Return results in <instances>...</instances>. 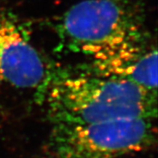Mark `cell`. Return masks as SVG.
Segmentation results:
<instances>
[{
    "label": "cell",
    "instance_id": "obj_1",
    "mask_svg": "<svg viewBox=\"0 0 158 158\" xmlns=\"http://www.w3.org/2000/svg\"><path fill=\"white\" fill-rule=\"evenodd\" d=\"M60 33L75 52L92 59L98 74L145 49L141 10L130 0H84L62 17Z\"/></svg>",
    "mask_w": 158,
    "mask_h": 158
},
{
    "label": "cell",
    "instance_id": "obj_2",
    "mask_svg": "<svg viewBox=\"0 0 158 158\" xmlns=\"http://www.w3.org/2000/svg\"><path fill=\"white\" fill-rule=\"evenodd\" d=\"M49 83L47 102L54 126L156 117V94L127 80L81 74Z\"/></svg>",
    "mask_w": 158,
    "mask_h": 158
},
{
    "label": "cell",
    "instance_id": "obj_3",
    "mask_svg": "<svg viewBox=\"0 0 158 158\" xmlns=\"http://www.w3.org/2000/svg\"><path fill=\"white\" fill-rule=\"evenodd\" d=\"M154 120L141 118L54 126L51 149L56 158H118L152 144L156 137Z\"/></svg>",
    "mask_w": 158,
    "mask_h": 158
},
{
    "label": "cell",
    "instance_id": "obj_4",
    "mask_svg": "<svg viewBox=\"0 0 158 158\" xmlns=\"http://www.w3.org/2000/svg\"><path fill=\"white\" fill-rule=\"evenodd\" d=\"M48 82L45 60L26 29L11 12L0 10V86L36 89Z\"/></svg>",
    "mask_w": 158,
    "mask_h": 158
},
{
    "label": "cell",
    "instance_id": "obj_5",
    "mask_svg": "<svg viewBox=\"0 0 158 158\" xmlns=\"http://www.w3.org/2000/svg\"><path fill=\"white\" fill-rule=\"evenodd\" d=\"M101 75L129 81L149 92L156 94L157 51L156 48H145L135 56L120 62Z\"/></svg>",
    "mask_w": 158,
    "mask_h": 158
}]
</instances>
